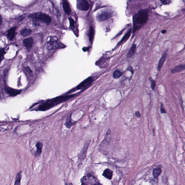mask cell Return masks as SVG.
I'll return each mask as SVG.
<instances>
[{
    "mask_svg": "<svg viewBox=\"0 0 185 185\" xmlns=\"http://www.w3.org/2000/svg\"><path fill=\"white\" fill-rule=\"evenodd\" d=\"M149 11L147 9L142 10L135 14L133 17V29L134 32L147 21Z\"/></svg>",
    "mask_w": 185,
    "mask_h": 185,
    "instance_id": "1",
    "label": "cell"
},
{
    "mask_svg": "<svg viewBox=\"0 0 185 185\" xmlns=\"http://www.w3.org/2000/svg\"><path fill=\"white\" fill-rule=\"evenodd\" d=\"M74 96V95H68L59 97L48 101L45 104L41 105L38 107V110L40 111L47 110L51 107L56 105L60 103H62L68 99Z\"/></svg>",
    "mask_w": 185,
    "mask_h": 185,
    "instance_id": "2",
    "label": "cell"
},
{
    "mask_svg": "<svg viewBox=\"0 0 185 185\" xmlns=\"http://www.w3.org/2000/svg\"><path fill=\"white\" fill-rule=\"evenodd\" d=\"M30 18L33 20V24L35 25H38V21H41L47 25L50 24L51 21L50 17L48 15L42 12H37L30 14L29 16Z\"/></svg>",
    "mask_w": 185,
    "mask_h": 185,
    "instance_id": "3",
    "label": "cell"
},
{
    "mask_svg": "<svg viewBox=\"0 0 185 185\" xmlns=\"http://www.w3.org/2000/svg\"><path fill=\"white\" fill-rule=\"evenodd\" d=\"M94 81V79L91 77H88L87 79H85L84 81H82L76 88L72 90L71 91V92L75 91L76 90H84L86 88L89 87L92 82Z\"/></svg>",
    "mask_w": 185,
    "mask_h": 185,
    "instance_id": "4",
    "label": "cell"
},
{
    "mask_svg": "<svg viewBox=\"0 0 185 185\" xmlns=\"http://www.w3.org/2000/svg\"><path fill=\"white\" fill-rule=\"evenodd\" d=\"M59 45V42L58 39L56 37H52L46 44L47 49L49 50L57 49Z\"/></svg>",
    "mask_w": 185,
    "mask_h": 185,
    "instance_id": "5",
    "label": "cell"
},
{
    "mask_svg": "<svg viewBox=\"0 0 185 185\" xmlns=\"http://www.w3.org/2000/svg\"><path fill=\"white\" fill-rule=\"evenodd\" d=\"M96 179H95L94 176L88 174L85 176H84L83 177L82 181V184H98L96 181Z\"/></svg>",
    "mask_w": 185,
    "mask_h": 185,
    "instance_id": "6",
    "label": "cell"
},
{
    "mask_svg": "<svg viewBox=\"0 0 185 185\" xmlns=\"http://www.w3.org/2000/svg\"><path fill=\"white\" fill-rule=\"evenodd\" d=\"M89 7V4L87 0H77V7L80 10L86 11Z\"/></svg>",
    "mask_w": 185,
    "mask_h": 185,
    "instance_id": "7",
    "label": "cell"
},
{
    "mask_svg": "<svg viewBox=\"0 0 185 185\" xmlns=\"http://www.w3.org/2000/svg\"><path fill=\"white\" fill-rule=\"evenodd\" d=\"M112 13L109 11L102 12L97 16V19L100 22L105 21L110 19L112 16Z\"/></svg>",
    "mask_w": 185,
    "mask_h": 185,
    "instance_id": "8",
    "label": "cell"
},
{
    "mask_svg": "<svg viewBox=\"0 0 185 185\" xmlns=\"http://www.w3.org/2000/svg\"><path fill=\"white\" fill-rule=\"evenodd\" d=\"M5 90L6 92L11 96H16L20 94L21 92V90L13 89L8 87H5Z\"/></svg>",
    "mask_w": 185,
    "mask_h": 185,
    "instance_id": "9",
    "label": "cell"
},
{
    "mask_svg": "<svg viewBox=\"0 0 185 185\" xmlns=\"http://www.w3.org/2000/svg\"><path fill=\"white\" fill-rule=\"evenodd\" d=\"M33 43L34 40L32 37L26 38L23 41V45L28 50H30L32 48Z\"/></svg>",
    "mask_w": 185,
    "mask_h": 185,
    "instance_id": "10",
    "label": "cell"
},
{
    "mask_svg": "<svg viewBox=\"0 0 185 185\" xmlns=\"http://www.w3.org/2000/svg\"><path fill=\"white\" fill-rule=\"evenodd\" d=\"M167 51L166 50L164 51L162 54L161 57L160 59L158 62V67H157V70L158 71H160L162 67L163 66L165 61L166 59L167 56Z\"/></svg>",
    "mask_w": 185,
    "mask_h": 185,
    "instance_id": "11",
    "label": "cell"
},
{
    "mask_svg": "<svg viewBox=\"0 0 185 185\" xmlns=\"http://www.w3.org/2000/svg\"><path fill=\"white\" fill-rule=\"evenodd\" d=\"M131 33V29H130L127 32V33H126L121 41L119 42V43L117 45V46H120L121 44L126 41L130 37Z\"/></svg>",
    "mask_w": 185,
    "mask_h": 185,
    "instance_id": "12",
    "label": "cell"
},
{
    "mask_svg": "<svg viewBox=\"0 0 185 185\" xmlns=\"http://www.w3.org/2000/svg\"><path fill=\"white\" fill-rule=\"evenodd\" d=\"M43 144L41 142H38L36 144L37 147V150L35 153V155L36 157L39 156L41 153L43 147Z\"/></svg>",
    "mask_w": 185,
    "mask_h": 185,
    "instance_id": "13",
    "label": "cell"
},
{
    "mask_svg": "<svg viewBox=\"0 0 185 185\" xmlns=\"http://www.w3.org/2000/svg\"><path fill=\"white\" fill-rule=\"evenodd\" d=\"M185 70V64L181 65L175 67L171 70V72L172 74L177 73L181 71Z\"/></svg>",
    "mask_w": 185,
    "mask_h": 185,
    "instance_id": "14",
    "label": "cell"
},
{
    "mask_svg": "<svg viewBox=\"0 0 185 185\" xmlns=\"http://www.w3.org/2000/svg\"><path fill=\"white\" fill-rule=\"evenodd\" d=\"M102 175L107 179L110 180L112 178L113 172L110 169H107L105 170Z\"/></svg>",
    "mask_w": 185,
    "mask_h": 185,
    "instance_id": "15",
    "label": "cell"
},
{
    "mask_svg": "<svg viewBox=\"0 0 185 185\" xmlns=\"http://www.w3.org/2000/svg\"><path fill=\"white\" fill-rule=\"evenodd\" d=\"M63 9L64 11L67 15H69L71 13V9L68 2L66 0H63Z\"/></svg>",
    "mask_w": 185,
    "mask_h": 185,
    "instance_id": "16",
    "label": "cell"
},
{
    "mask_svg": "<svg viewBox=\"0 0 185 185\" xmlns=\"http://www.w3.org/2000/svg\"><path fill=\"white\" fill-rule=\"evenodd\" d=\"M16 27L11 28L8 30L7 36L10 40H12L15 38V35Z\"/></svg>",
    "mask_w": 185,
    "mask_h": 185,
    "instance_id": "17",
    "label": "cell"
},
{
    "mask_svg": "<svg viewBox=\"0 0 185 185\" xmlns=\"http://www.w3.org/2000/svg\"><path fill=\"white\" fill-rule=\"evenodd\" d=\"M75 123V122L72 121L71 119V115H70L68 116L66 120L65 125L67 128H71V127Z\"/></svg>",
    "mask_w": 185,
    "mask_h": 185,
    "instance_id": "18",
    "label": "cell"
},
{
    "mask_svg": "<svg viewBox=\"0 0 185 185\" xmlns=\"http://www.w3.org/2000/svg\"><path fill=\"white\" fill-rule=\"evenodd\" d=\"M136 44H133V45L131 47V49H130V51L127 54V57L130 58L132 57V56L135 54V53L136 50Z\"/></svg>",
    "mask_w": 185,
    "mask_h": 185,
    "instance_id": "19",
    "label": "cell"
},
{
    "mask_svg": "<svg viewBox=\"0 0 185 185\" xmlns=\"http://www.w3.org/2000/svg\"><path fill=\"white\" fill-rule=\"evenodd\" d=\"M94 35H95V29L94 27L92 26H91L90 27L89 31V40L91 44H92L94 40Z\"/></svg>",
    "mask_w": 185,
    "mask_h": 185,
    "instance_id": "20",
    "label": "cell"
},
{
    "mask_svg": "<svg viewBox=\"0 0 185 185\" xmlns=\"http://www.w3.org/2000/svg\"><path fill=\"white\" fill-rule=\"evenodd\" d=\"M161 169L160 168H155L153 169L152 175L155 178H157L161 173Z\"/></svg>",
    "mask_w": 185,
    "mask_h": 185,
    "instance_id": "21",
    "label": "cell"
},
{
    "mask_svg": "<svg viewBox=\"0 0 185 185\" xmlns=\"http://www.w3.org/2000/svg\"><path fill=\"white\" fill-rule=\"evenodd\" d=\"M21 172H22L21 171H20L17 174L15 181V185L20 184L21 180V177H22Z\"/></svg>",
    "mask_w": 185,
    "mask_h": 185,
    "instance_id": "22",
    "label": "cell"
},
{
    "mask_svg": "<svg viewBox=\"0 0 185 185\" xmlns=\"http://www.w3.org/2000/svg\"><path fill=\"white\" fill-rule=\"evenodd\" d=\"M31 32V30L30 29H24L21 31L20 34L23 36L26 37L30 35Z\"/></svg>",
    "mask_w": 185,
    "mask_h": 185,
    "instance_id": "23",
    "label": "cell"
},
{
    "mask_svg": "<svg viewBox=\"0 0 185 185\" xmlns=\"http://www.w3.org/2000/svg\"><path fill=\"white\" fill-rule=\"evenodd\" d=\"M89 142H87V144H85L83 149L82 150L80 156L81 157V158H83L85 157V156L86 153V151H87V148H88V146H89Z\"/></svg>",
    "mask_w": 185,
    "mask_h": 185,
    "instance_id": "24",
    "label": "cell"
},
{
    "mask_svg": "<svg viewBox=\"0 0 185 185\" xmlns=\"http://www.w3.org/2000/svg\"><path fill=\"white\" fill-rule=\"evenodd\" d=\"M108 59H107L106 58H102V59H100L97 62V65L100 66V67L103 66H104V64H106L108 62Z\"/></svg>",
    "mask_w": 185,
    "mask_h": 185,
    "instance_id": "25",
    "label": "cell"
},
{
    "mask_svg": "<svg viewBox=\"0 0 185 185\" xmlns=\"http://www.w3.org/2000/svg\"><path fill=\"white\" fill-rule=\"evenodd\" d=\"M122 73L120 71L116 70L115 71L113 74V76L115 79H118L122 75Z\"/></svg>",
    "mask_w": 185,
    "mask_h": 185,
    "instance_id": "26",
    "label": "cell"
},
{
    "mask_svg": "<svg viewBox=\"0 0 185 185\" xmlns=\"http://www.w3.org/2000/svg\"><path fill=\"white\" fill-rule=\"evenodd\" d=\"M149 80L150 83L151 87L152 90H155L156 88V82L151 77H150Z\"/></svg>",
    "mask_w": 185,
    "mask_h": 185,
    "instance_id": "27",
    "label": "cell"
},
{
    "mask_svg": "<svg viewBox=\"0 0 185 185\" xmlns=\"http://www.w3.org/2000/svg\"><path fill=\"white\" fill-rule=\"evenodd\" d=\"M26 70V71L28 74L30 76L33 77V71L31 70L29 67H26L25 68Z\"/></svg>",
    "mask_w": 185,
    "mask_h": 185,
    "instance_id": "28",
    "label": "cell"
},
{
    "mask_svg": "<svg viewBox=\"0 0 185 185\" xmlns=\"http://www.w3.org/2000/svg\"><path fill=\"white\" fill-rule=\"evenodd\" d=\"M5 51L4 49L1 48V61L3 60L4 58V55H5Z\"/></svg>",
    "mask_w": 185,
    "mask_h": 185,
    "instance_id": "29",
    "label": "cell"
},
{
    "mask_svg": "<svg viewBox=\"0 0 185 185\" xmlns=\"http://www.w3.org/2000/svg\"><path fill=\"white\" fill-rule=\"evenodd\" d=\"M69 20L70 22V26L71 27H74V25H75V21H74V19H72L71 17H70L69 18Z\"/></svg>",
    "mask_w": 185,
    "mask_h": 185,
    "instance_id": "30",
    "label": "cell"
},
{
    "mask_svg": "<svg viewBox=\"0 0 185 185\" xmlns=\"http://www.w3.org/2000/svg\"><path fill=\"white\" fill-rule=\"evenodd\" d=\"M160 1L163 5H167L170 3L171 0H160Z\"/></svg>",
    "mask_w": 185,
    "mask_h": 185,
    "instance_id": "31",
    "label": "cell"
},
{
    "mask_svg": "<svg viewBox=\"0 0 185 185\" xmlns=\"http://www.w3.org/2000/svg\"><path fill=\"white\" fill-rule=\"evenodd\" d=\"M160 110L161 113L164 114V113H166V111L165 109V108H164L163 104H162L161 105Z\"/></svg>",
    "mask_w": 185,
    "mask_h": 185,
    "instance_id": "32",
    "label": "cell"
},
{
    "mask_svg": "<svg viewBox=\"0 0 185 185\" xmlns=\"http://www.w3.org/2000/svg\"><path fill=\"white\" fill-rule=\"evenodd\" d=\"M135 114V115L136 116V117H140L141 116V115L140 114V112L138 111L136 112Z\"/></svg>",
    "mask_w": 185,
    "mask_h": 185,
    "instance_id": "33",
    "label": "cell"
},
{
    "mask_svg": "<svg viewBox=\"0 0 185 185\" xmlns=\"http://www.w3.org/2000/svg\"><path fill=\"white\" fill-rule=\"evenodd\" d=\"M111 131L110 130V129L108 130L107 131V132H106V135H109V134L111 133Z\"/></svg>",
    "mask_w": 185,
    "mask_h": 185,
    "instance_id": "34",
    "label": "cell"
},
{
    "mask_svg": "<svg viewBox=\"0 0 185 185\" xmlns=\"http://www.w3.org/2000/svg\"><path fill=\"white\" fill-rule=\"evenodd\" d=\"M89 47H85V48H83V50L84 51H86L89 50Z\"/></svg>",
    "mask_w": 185,
    "mask_h": 185,
    "instance_id": "35",
    "label": "cell"
},
{
    "mask_svg": "<svg viewBox=\"0 0 185 185\" xmlns=\"http://www.w3.org/2000/svg\"><path fill=\"white\" fill-rule=\"evenodd\" d=\"M166 32V31L165 30H162V34H165V33Z\"/></svg>",
    "mask_w": 185,
    "mask_h": 185,
    "instance_id": "36",
    "label": "cell"
},
{
    "mask_svg": "<svg viewBox=\"0 0 185 185\" xmlns=\"http://www.w3.org/2000/svg\"><path fill=\"white\" fill-rule=\"evenodd\" d=\"M0 21H1V22H0V23H1V25L2 23V16H1V20H0Z\"/></svg>",
    "mask_w": 185,
    "mask_h": 185,
    "instance_id": "37",
    "label": "cell"
}]
</instances>
